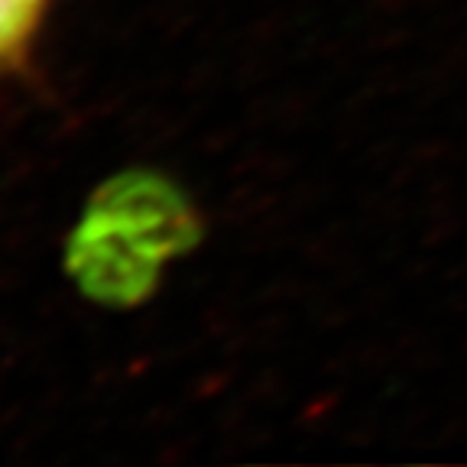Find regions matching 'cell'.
I'll return each instance as SVG.
<instances>
[{
  "label": "cell",
  "instance_id": "6da1fadb",
  "mask_svg": "<svg viewBox=\"0 0 467 467\" xmlns=\"http://www.w3.org/2000/svg\"><path fill=\"white\" fill-rule=\"evenodd\" d=\"M195 214L182 192L156 175L108 182L72 234L68 266L101 302H137L166 263L195 241Z\"/></svg>",
  "mask_w": 467,
  "mask_h": 467
},
{
  "label": "cell",
  "instance_id": "7a4b0ae2",
  "mask_svg": "<svg viewBox=\"0 0 467 467\" xmlns=\"http://www.w3.org/2000/svg\"><path fill=\"white\" fill-rule=\"evenodd\" d=\"M52 0H0V75L16 68L33 49Z\"/></svg>",
  "mask_w": 467,
  "mask_h": 467
}]
</instances>
